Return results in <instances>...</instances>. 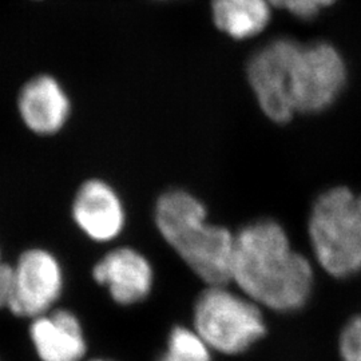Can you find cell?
<instances>
[{
	"label": "cell",
	"mask_w": 361,
	"mask_h": 361,
	"mask_svg": "<svg viewBox=\"0 0 361 361\" xmlns=\"http://www.w3.org/2000/svg\"><path fill=\"white\" fill-rule=\"evenodd\" d=\"M92 361H107V360H92Z\"/></svg>",
	"instance_id": "cell-17"
},
{
	"label": "cell",
	"mask_w": 361,
	"mask_h": 361,
	"mask_svg": "<svg viewBox=\"0 0 361 361\" xmlns=\"http://www.w3.org/2000/svg\"><path fill=\"white\" fill-rule=\"evenodd\" d=\"M18 110L27 129L47 137L65 128L71 113V102L55 78L37 75L19 92Z\"/></svg>",
	"instance_id": "cell-10"
},
{
	"label": "cell",
	"mask_w": 361,
	"mask_h": 361,
	"mask_svg": "<svg viewBox=\"0 0 361 361\" xmlns=\"http://www.w3.org/2000/svg\"><path fill=\"white\" fill-rule=\"evenodd\" d=\"M13 284V265L1 261L0 255V310L7 308Z\"/></svg>",
	"instance_id": "cell-16"
},
{
	"label": "cell",
	"mask_w": 361,
	"mask_h": 361,
	"mask_svg": "<svg viewBox=\"0 0 361 361\" xmlns=\"http://www.w3.org/2000/svg\"><path fill=\"white\" fill-rule=\"evenodd\" d=\"M92 277L107 288L116 304L123 307L143 301L154 283L152 264L133 247H118L104 255L92 268Z\"/></svg>",
	"instance_id": "cell-8"
},
{
	"label": "cell",
	"mask_w": 361,
	"mask_h": 361,
	"mask_svg": "<svg viewBox=\"0 0 361 361\" xmlns=\"http://www.w3.org/2000/svg\"><path fill=\"white\" fill-rule=\"evenodd\" d=\"M336 0H269L273 7L284 8L298 18H312L322 8L332 4Z\"/></svg>",
	"instance_id": "cell-15"
},
{
	"label": "cell",
	"mask_w": 361,
	"mask_h": 361,
	"mask_svg": "<svg viewBox=\"0 0 361 361\" xmlns=\"http://www.w3.org/2000/svg\"><path fill=\"white\" fill-rule=\"evenodd\" d=\"M232 283L262 310L290 313L310 301L314 271L310 259L293 249L281 224L257 219L235 234Z\"/></svg>",
	"instance_id": "cell-1"
},
{
	"label": "cell",
	"mask_w": 361,
	"mask_h": 361,
	"mask_svg": "<svg viewBox=\"0 0 361 361\" xmlns=\"http://www.w3.org/2000/svg\"><path fill=\"white\" fill-rule=\"evenodd\" d=\"M310 247L316 262L335 279L361 271V193L334 186L320 194L308 219Z\"/></svg>",
	"instance_id": "cell-3"
},
{
	"label": "cell",
	"mask_w": 361,
	"mask_h": 361,
	"mask_svg": "<svg viewBox=\"0 0 361 361\" xmlns=\"http://www.w3.org/2000/svg\"><path fill=\"white\" fill-rule=\"evenodd\" d=\"M155 225L164 240L207 285L232 283L235 234L207 222L205 205L193 194L170 189L155 205Z\"/></svg>",
	"instance_id": "cell-2"
},
{
	"label": "cell",
	"mask_w": 361,
	"mask_h": 361,
	"mask_svg": "<svg viewBox=\"0 0 361 361\" xmlns=\"http://www.w3.org/2000/svg\"><path fill=\"white\" fill-rule=\"evenodd\" d=\"M269 0H213L212 16L221 32L234 39L259 34L271 19Z\"/></svg>",
	"instance_id": "cell-12"
},
{
	"label": "cell",
	"mask_w": 361,
	"mask_h": 361,
	"mask_svg": "<svg viewBox=\"0 0 361 361\" xmlns=\"http://www.w3.org/2000/svg\"><path fill=\"white\" fill-rule=\"evenodd\" d=\"M73 219L92 241L110 243L123 231L126 214L119 195L107 182L89 180L74 198Z\"/></svg>",
	"instance_id": "cell-9"
},
{
	"label": "cell",
	"mask_w": 361,
	"mask_h": 361,
	"mask_svg": "<svg viewBox=\"0 0 361 361\" xmlns=\"http://www.w3.org/2000/svg\"><path fill=\"white\" fill-rule=\"evenodd\" d=\"M338 353L343 361H361V314L343 326L338 336Z\"/></svg>",
	"instance_id": "cell-14"
},
{
	"label": "cell",
	"mask_w": 361,
	"mask_h": 361,
	"mask_svg": "<svg viewBox=\"0 0 361 361\" xmlns=\"http://www.w3.org/2000/svg\"><path fill=\"white\" fill-rule=\"evenodd\" d=\"M158 361H212V349L194 328L178 325L171 329L166 350Z\"/></svg>",
	"instance_id": "cell-13"
},
{
	"label": "cell",
	"mask_w": 361,
	"mask_h": 361,
	"mask_svg": "<svg viewBox=\"0 0 361 361\" xmlns=\"http://www.w3.org/2000/svg\"><path fill=\"white\" fill-rule=\"evenodd\" d=\"M301 44L279 39L253 55L247 65V78L265 116L285 123L295 116L293 70Z\"/></svg>",
	"instance_id": "cell-5"
},
{
	"label": "cell",
	"mask_w": 361,
	"mask_h": 361,
	"mask_svg": "<svg viewBox=\"0 0 361 361\" xmlns=\"http://www.w3.org/2000/svg\"><path fill=\"white\" fill-rule=\"evenodd\" d=\"M63 290V271L51 252L28 249L13 267L7 308L18 317L35 319L51 310Z\"/></svg>",
	"instance_id": "cell-6"
},
{
	"label": "cell",
	"mask_w": 361,
	"mask_h": 361,
	"mask_svg": "<svg viewBox=\"0 0 361 361\" xmlns=\"http://www.w3.org/2000/svg\"><path fill=\"white\" fill-rule=\"evenodd\" d=\"M345 82L340 54L326 43L301 46L293 70V107L296 113L314 114L335 102Z\"/></svg>",
	"instance_id": "cell-7"
},
{
	"label": "cell",
	"mask_w": 361,
	"mask_h": 361,
	"mask_svg": "<svg viewBox=\"0 0 361 361\" xmlns=\"http://www.w3.org/2000/svg\"><path fill=\"white\" fill-rule=\"evenodd\" d=\"M30 337L42 361H80L87 350L80 322L67 310H50L32 319Z\"/></svg>",
	"instance_id": "cell-11"
},
{
	"label": "cell",
	"mask_w": 361,
	"mask_h": 361,
	"mask_svg": "<svg viewBox=\"0 0 361 361\" xmlns=\"http://www.w3.org/2000/svg\"><path fill=\"white\" fill-rule=\"evenodd\" d=\"M193 328L212 350L231 356L267 335L262 308L228 285H207L194 305Z\"/></svg>",
	"instance_id": "cell-4"
}]
</instances>
